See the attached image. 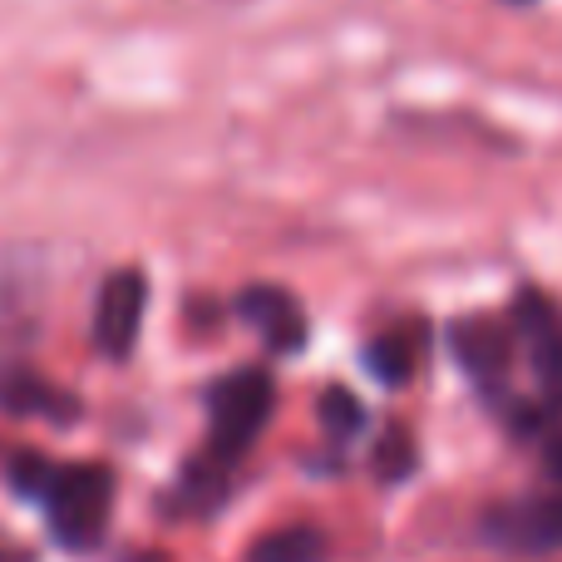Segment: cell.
Listing matches in <instances>:
<instances>
[{"label":"cell","mask_w":562,"mask_h":562,"mask_svg":"<svg viewBox=\"0 0 562 562\" xmlns=\"http://www.w3.org/2000/svg\"><path fill=\"white\" fill-rule=\"evenodd\" d=\"M272 405H277V390L267 370L243 366L233 375H217L207 385V454L203 459H213L217 469H233L267 429Z\"/></svg>","instance_id":"1"},{"label":"cell","mask_w":562,"mask_h":562,"mask_svg":"<svg viewBox=\"0 0 562 562\" xmlns=\"http://www.w3.org/2000/svg\"><path fill=\"white\" fill-rule=\"evenodd\" d=\"M409 469H415V439H409L405 425H390L375 445V474L385 479V484H400Z\"/></svg>","instance_id":"12"},{"label":"cell","mask_w":562,"mask_h":562,"mask_svg":"<svg viewBox=\"0 0 562 562\" xmlns=\"http://www.w3.org/2000/svg\"><path fill=\"white\" fill-rule=\"evenodd\" d=\"M321 425H326L330 439H356L360 429H366V405H360L346 385H330L326 395H321Z\"/></svg>","instance_id":"11"},{"label":"cell","mask_w":562,"mask_h":562,"mask_svg":"<svg viewBox=\"0 0 562 562\" xmlns=\"http://www.w3.org/2000/svg\"><path fill=\"white\" fill-rule=\"evenodd\" d=\"M247 562H326V533L311 524H291L257 538Z\"/></svg>","instance_id":"10"},{"label":"cell","mask_w":562,"mask_h":562,"mask_svg":"<svg viewBox=\"0 0 562 562\" xmlns=\"http://www.w3.org/2000/svg\"><path fill=\"white\" fill-rule=\"evenodd\" d=\"M49 533L65 548H94L104 538L109 504H114V474L104 464H55L45 494Z\"/></svg>","instance_id":"2"},{"label":"cell","mask_w":562,"mask_h":562,"mask_svg":"<svg viewBox=\"0 0 562 562\" xmlns=\"http://www.w3.org/2000/svg\"><path fill=\"white\" fill-rule=\"evenodd\" d=\"M233 311L262 336L267 350H277V356H296V350L306 346V330H311L306 311H301V301L291 296L286 286H272V281L243 286L233 301Z\"/></svg>","instance_id":"5"},{"label":"cell","mask_w":562,"mask_h":562,"mask_svg":"<svg viewBox=\"0 0 562 562\" xmlns=\"http://www.w3.org/2000/svg\"><path fill=\"white\" fill-rule=\"evenodd\" d=\"M49 474H55V464H49L45 454H30V449H25V454L10 459V484H15V494H25V498L45 494Z\"/></svg>","instance_id":"13"},{"label":"cell","mask_w":562,"mask_h":562,"mask_svg":"<svg viewBox=\"0 0 562 562\" xmlns=\"http://www.w3.org/2000/svg\"><path fill=\"white\" fill-rule=\"evenodd\" d=\"M449 350L479 385H504L508 366H514V330L504 321L464 316L449 326Z\"/></svg>","instance_id":"7"},{"label":"cell","mask_w":562,"mask_h":562,"mask_svg":"<svg viewBox=\"0 0 562 562\" xmlns=\"http://www.w3.org/2000/svg\"><path fill=\"white\" fill-rule=\"evenodd\" d=\"M366 366H370V375L385 380V385H405L419 366V326L380 330L366 346Z\"/></svg>","instance_id":"9"},{"label":"cell","mask_w":562,"mask_h":562,"mask_svg":"<svg viewBox=\"0 0 562 562\" xmlns=\"http://www.w3.org/2000/svg\"><path fill=\"white\" fill-rule=\"evenodd\" d=\"M543 464H548V474H553V479H558V484H562V435L553 439V445H548V454H543Z\"/></svg>","instance_id":"14"},{"label":"cell","mask_w":562,"mask_h":562,"mask_svg":"<svg viewBox=\"0 0 562 562\" xmlns=\"http://www.w3.org/2000/svg\"><path fill=\"white\" fill-rule=\"evenodd\" d=\"M144 301H148V281L134 267H119L114 277H104L94 301V346L99 356L124 360L138 340V326H144Z\"/></svg>","instance_id":"3"},{"label":"cell","mask_w":562,"mask_h":562,"mask_svg":"<svg viewBox=\"0 0 562 562\" xmlns=\"http://www.w3.org/2000/svg\"><path fill=\"white\" fill-rule=\"evenodd\" d=\"M514 330L528 340L533 375L543 385L548 405H562V311L543 291H518L514 296Z\"/></svg>","instance_id":"4"},{"label":"cell","mask_w":562,"mask_h":562,"mask_svg":"<svg viewBox=\"0 0 562 562\" xmlns=\"http://www.w3.org/2000/svg\"><path fill=\"white\" fill-rule=\"evenodd\" d=\"M0 409L5 415H40V419H75L79 400H69L55 380L30 366H0Z\"/></svg>","instance_id":"8"},{"label":"cell","mask_w":562,"mask_h":562,"mask_svg":"<svg viewBox=\"0 0 562 562\" xmlns=\"http://www.w3.org/2000/svg\"><path fill=\"white\" fill-rule=\"evenodd\" d=\"M484 538H494L498 548H514V553H553V548H562V488L494 508L484 518Z\"/></svg>","instance_id":"6"}]
</instances>
